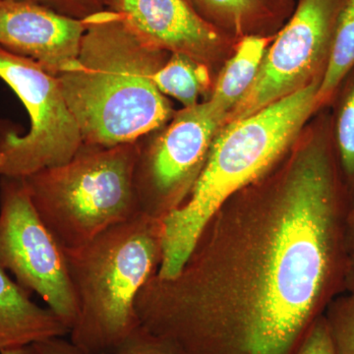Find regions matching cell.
I'll return each instance as SVG.
<instances>
[{
  "instance_id": "cell-13",
  "label": "cell",
  "mask_w": 354,
  "mask_h": 354,
  "mask_svg": "<svg viewBox=\"0 0 354 354\" xmlns=\"http://www.w3.org/2000/svg\"><path fill=\"white\" fill-rule=\"evenodd\" d=\"M198 14L218 31L234 36H263L281 29L297 0H189Z\"/></svg>"
},
{
  "instance_id": "cell-9",
  "label": "cell",
  "mask_w": 354,
  "mask_h": 354,
  "mask_svg": "<svg viewBox=\"0 0 354 354\" xmlns=\"http://www.w3.org/2000/svg\"><path fill=\"white\" fill-rule=\"evenodd\" d=\"M342 3V0H297L290 19L266 50L252 86L227 121L250 115L322 79Z\"/></svg>"
},
{
  "instance_id": "cell-4",
  "label": "cell",
  "mask_w": 354,
  "mask_h": 354,
  "mask_svg": "<svg viewBox=\"0 0 354 354\" xmlns=\"http://www.w3.org/2000/svg\"><path fill=\"white\" fill-rule=\"evenodd\" d=\"M162 221L139 213L85 245L64 250L78 307L70 341L86 354H104L140 326L142 288L162 262Z\"/></svg>"
},
{
  "instance_id": "cell-10",
  "label": "cell",
  "mask_w": 354,
  "mask_h": 354,
  "mask_svg": "<svg viewBox=\"0 0 354 354\" xmlns=\"http://www.w3.org/2000/svg\"><path fill=\"white\" fill-rule=\"evenodd\" d=\"M85 20L41 4L0 1V48L28 58L57 76L75 62Z\"/></svg>"
},
{
  "instance_id": "cell-16",
  "label": "cell",
  "mask_w": 354,
  "mask_h": 354,
  "mask_svg": "<svg viewBox=\"0 0 354 354\" xmlns=\"http://www.w3.org/2000/svg\"><path fill=\"white\" fill-rule=\"evenodd\" d=\"M171 55L156 72L153 83L162 94L174 97L184 108L195 106L200 95L209 87L208 69L206 65L187 55Z\"/></svg>"
},
{
  "instance_id": "cell-25",
  "label": "cell",
  "mask_w": 354,
  "mask_h": 354,
  "mask_svg": "<svg viewBox=\"0 0 354 354\" xmlns=\"http://www.w3.org/2000/svg\"><path fill=\"white\" fill-rule=\"evenodd\" d=\"M351 272H349V274H351V283H353V291H354V269L353 268H351Z\"/></svg>"
},
{
  "instance_id": "cell-2",
  "label": "cell",
  "mask_w": 354,
  "mask_h": 354,
  "mask_svg": "<svg viewBox=\"0 0 354 354\" xmlns=\"http://www.w3.org/2000/svg\"><path fill=\"white\" fill-rule=\"evenodd\" d=\"M85 23L75 62L57 76L84 145L132 143L167 124L171 106L153 80L165 51L142 41L108 9Z\"/></svg>"
},
{
  "instance_id": "cell-20",
  "label": "cell",
  "mask_w": 354,
  "mask_h": 354,
  "mask_svg": "<svg viewBox=\"0 0 354 354\" xmlns=\"http://www.w3.org/2000/svg\"><path fill=\"white\" fill-rule=\"evenodd\" d=\"M3 1V0H0ZM41 4L64 15L85 20L95 14L106 10L104 0H12Z\"/></svg>"
},
{
  "instance_id": "cell-7",
  "label": "cell",
  "mask_w": 354,
  "mask_h": 354,
  "mask_svg": "<svg viewBox=\"0 0 354 354\" xmlns=\"http://www.w3.org/2000/svg\"><path fill=\"white\" fill-rule=\"evenodd\" d=\"M0 266L71 330L78 307L64 249L32 205L24 178H0Z\"/></svg>"
},
{
  "instance_id": "cell-15",
  "label": "cell",
  "mask_w": 354,
  "mask_h": 354,
  "mask_svg": "<svg viewBox=\"0 0 354 354\" xmlns=\"http://www.w3.org/2000/svg\"><path fill=\"white\" fill-rule=\"evenodd\" d=\"M354 69V0H342L335 20L329 59L318 91V106L329 101Z\"/></svg>"
},
{
  "instance_id": "cell-6",
  "label": "cell",
  "mask_w": 354,
  "mask_h": 354,
  "mask_svg": "<svg viewBox=\"0 0 354 354\" xmlns=\"http://www.w3.org/2000/svg\"><path fill=\"white\" fill-rule=\"evenodd\" d=\"M0 80L17 95L31 121L26 134L0 130V178H25L72 160L83 145L82 135L57 77L0 48Z\"/></svg>"
},
{
  "instance_id": "cell-22",
  "label": "cell",
  "mask_w": 354,
  "mask_h": 354,
  "mask_svg": "<svg viewBox=\"0 0 354 354\" xmlns=\"http://www.w3.org/2000/svg\"><path fill=\"white\" fill-rule=\"evenodd\" d=\"M39 354H86L77 348L71 341H66L64 337H53L46 341L32 344Z\"/></svg>"
},
{
  "instance_id": "cell-12",
  "label": "cell",
  "mask_w": 354,
  "mask_h": 354,
  "mask_svg": "<svg viewBox=\"0 0 354 354\" xmlns=\"http://www.w3.org/2000/svg\"><path fill=\"white\" fill-rule=\"evenodd\" d=\"M69 329L50 308H43L0 266V351L65 337Z\"/></svg>"
},
{
  "instance_id": "cell-21",
  "label": "cell",
  "mask_w": 354,
  "mask_h": 354,
  "mask_svg": "<svg viewBox=\"0 0 354 354\" xmlns=\"http://www.w3.org/2000/svg\"><path fill=\"white\" fill-rule=\"evenodd\" d=\"M295 354H335L334 342L325 317L317 319Z\"/></svg>"
},
{
  "instance_id": "cell-23",
  "label": "cell",
  "mask_w": 354,
  "mask_h": 354,
  "mask_svg": "<svg viewBox=\"0 0 354 354\" xmlns=\"http://www.w3.org/2000/svg\"><path fill=\"white\" fill-rule=\"evenodd\" d=\"M346 247L351 251V255L354 254V200L353 207H351V211H349L348 220H346Z\"/></svg>"
},
{
  "instance_id": "cell-19",
  "label": "cell",
  "mask_w": 354,
  "mask_h": 354,
  "mask_svg": "<svg viewBox=\"0 0 354 354\" xmlns=\"http://www.w3.org/2000/svg\"><path fill=\"white\" fill-rule=\"evenodd\" d=\"M104 354H177L169 342L138 326L118 346Z\"/></svg>"
},
{
  "instance_id": "cell-17",
  "label": "cell",
  "mask_w": 354,
  "mask_h": 354,
  "mask_svg": "<svg viewBox=\"0 0 354 354\" xmlns=\"http://www.w3.org/2000/svg\"><path fill=\"white\" fill-rule=\"evenodd\" d=\"M335 120V141L344 176L354 183V69L344 79Z\"/></svg>"
},
{
  "instance_id": "cell-26",
  "label": "cell",
  "mask_w": 354,
  "mask_h": 354,
  "mask_svg": "<svg viewBox=\"0 0 354 354\" xmlns=\"http://www.w3.org/2000/svg\"><path fill=\"white\" fill-rule=\"evenodd\" d=\"M351 268H353L354 269V254L353 255H351Z\"/></svg>"
},
{
  "instance_id": "cell-14",
  "label": "cell",
  "mask_w": 354,
  "mask_h": 354,
  "mask_svg": "<svg viewBox=\"0 0 354 354\" xmlns=\"http://www.w3.org/2000/svg\"><path fill=\"white\" fill-rule=\"evenodd\" d=\"M267 44L266 37H243L234 57L221 72L209 102L227 122L230 114L255 81L268 48Z\"/></svg>"
},
{
  "instance_id": "cell-1",
  "label": "cell",
  "mask_w": 354,
  "mask_h": 354,
  "mask_svg": "<svg viewBox=\"0 0 354 354\" xmlns=\"http://www.w3.org/2000/svg\"><path fill=\"white\" fill-rule=\"evenodd\" d=\"M339 197L329 140L314 135L281 190L247 301L204 335L198 353H297L344 268Z\"/></svg>"
},
{
  "instance_id": "cell-18",
  "label": "cell",
  "mask_w": 354,
  "mask_h": 354,
  "mask_svg": "<svg viewBox=\"0 0 354 354\" xmlns=\"http://www.w3.org/2000/svg\"><path fill=\"white\" fill-rule=\"evenodd\" d=\"M326 319L335 354H354V297L335 302Z\"/></svg>"
},
{
  "instance_id": "cell-3",
  "label": "cell",
  "mask_w": 354,
  "mask_h": 354,
  "mask_svg": "<svg viewBox=\"0 0 354 354\" xmlns=\"http://www.w3.org/2000/svg\"><path fill=\"white\" fill-rule=\"evenodd\" d=\"M322 79L247 115L216 133L189 198L162 220L158 276L176 278L223 202L252 183L290 148L318 106Z\"/></svg>"
},
{
  "instance_id": "cell-8",
  "label": "cell",
  "mask_w": 354,
  "mask_h": 354,
  "mask_svg": "<svg viewBox=\"0 0 354 354\" xmlns=\"http://www.w3.org/2000/svg\"><path fill=\"white\" fill-rule=\"evenodd\" d=\"M225 122L211 102H198L174 114L148 145L140 140L134 184L142 214L162 221L185 201Z\"/></svg>"
},
{
  "instance_id": "cell-5",
  "label": "cell",
  "mask_w": 354,
  "mask_h": 354,
  "mask_svg": "<svg viewBox=\"0 0 354 354\" xmlns=\"http://www.w3.org/2000/svg\"><path fill=\"white\" fill-rule=\"evenodd\" d=\"M140 140L82 145L66 164L25 177L32 205L64 250L79 248L140 212L134 174Z\"/></svg>"
},
{
  "instance_id": "cell-11",
  "label": "cell",
  "mask_w": 354,
  "mask_h": 354,
  "mask_svg": "<svg viewBox=\"0 0 354 354\" xmlns=\"http://www.w3.org/2000/svg\"><path fill=\"white\" fill-rule=\"evenodd\" d=\"M142 41L165 53L204 64L223 43V34L195 10L189 0H104Z\"/></svg>"
},
{
  "instance_id": "cell-24",
  "label": "cell",
  "mask_w": 354,
  "mask_h": 354,
  "mask_svg": "<svg viewBox=\"0 0 354 354\" xmlns=\"http://www.w3.org/2000/svg\"><path fill=\"white\" fill-rule=\"evenodd\" d=\"M0 354H39L32 344L30 346H19V348L3 349Z\"/></svg>"
}]
</instances>
